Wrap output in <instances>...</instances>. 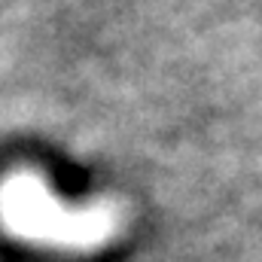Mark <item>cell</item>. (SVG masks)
<instances>
[{"mask_svg": "<svg viewBox=\"0 0 262 262\" xmlns=\"http://www.w3.org/2000/svg\"><path fill=\"white\" fill-rule=\"evenodd\" d=\"M0 220L12 235L25 241L73 247V250L101 247L104 241H110L119 232L116 210L110 207L70 210L31 174L9 177V183H3Z\"/></svg>", "mask_w": 262, "mask_h": 262, "instance_id": "cell-1", "label": "cell"}]
</instances>
